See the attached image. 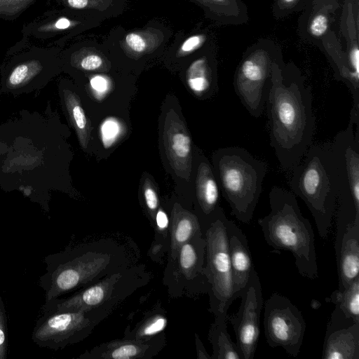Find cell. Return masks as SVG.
<instances>
[{"instance_id":"cell-1","label":"cell","mask_w":359,"mask_h":359,"mask_svg":"<svg viewBox=\"0 0 359 359\" xmlns=\"http://www.w3.org/2000/svg\"><path fill=\"white\" fill-rule=\"evenodd\" d=\"M312 98L297 67L282 60L273 64L265 108L270 145L285 171H292L311 145L316 126Z\"/></svg>"},{"instance_id":"cell-2","label":"cell","mask_w":359,"mask_h":359,"mask_svg":"<svg viewBox=\"0 0 359 359\" xmlns=\"http://www.w3.org/2000/svg\"><path fill=\"white\" fill-rule=\"evenodd\" d=\"M44 263L46 272L39 285L45 302L90 286L130 264L124 247L111 239L68 247L47 255Z\"/></svg>"},{"instance_id":"cell-3","label":"cell","mask_w":359,"mask_h":359,"mask_svg":"<svg viewBox=\"0 0 359 359\" xmlns=\"http://www.w3.org/2000/svg\"><path fill=\"white\" fill-rule=\"evenodd\" d=\"M290 186L310 210L319 236L327 238L341 187L339 161L330 142L309 147L292 170Z\"/></svg>"},{"instance_id":"cell-4","label":"cell","mask_w":359,"mask_h":359,"mask_svg":"<svg viewBox=\"0 0 359 359\" xmlns=\"http://www.w3.org/2000/svg\"><path fill=\"white\" fill-rule=\"evenodd\" d=\"M270 212L258 219L266 243L275 250L289 251L298 273L304 278L318 277L314 233L302 213L296 196L283 187H273L269 194Z\"/></svg>"},{"instance_id":"cell-5","label":"cell","mask_w":359,"mask_h":359,"mask_svg":"<svg viewBox=\"0 0 359 359\" xmlns=\"http://www.w3.org/2000/svg\"><path fill=\"white\" fill-rule=\"evenodd\" d=\"M213 170L231 215L250 224L262 191L266 163L243 147H227L215 154Z\"/></svg>"},{"instance_id":"cell-6","label":"cell","mask_w":359,"mask_h":359,"mask_svg":"<svg viewBox=\"0 0 359 359\" xmlns=\"http://www.w3.org/2000/svg\"><path fill=\"white\" fill-rule=\"evenodd\" d=\"M149 281V273L143 265L128 266L67 297L45 302L41 313L98 310L110 314L118 305Z\"/></svg>"},{"instance_id":"cell-7","label":"cell","mask_w":359,"mask_h":359,"mask_svg":"<svg viewBox=\"0 0 359 359\" xmlns=\"http://www.w3.org/2000/svg\"><path fill=\"white\" fill-rule=\"evenodd\" d=\"M226 219L221 208L203 233L206 243L204 271L210 285V311L215 317L226 318L228 309L234 301Z\"/></svg>"},{"instance_id":"cell-8","label":"cell","mask_w":359,"mask_h":359,"mask_svg":"<svg viewBox=\"0 0 359 359\" xmlns=\"http://www.w3.org/2000/svg\"><path fill=\"white\" fill-rule=\"evenodd\" d=\"M109 315L98 310L43 312L36 321L32 339L40 347L62 349L84 340Z\"/></svg>"},{"instance_id":"cell-9","label":"cell","mask_w":359,"mask_h":359,"mask_svg":"<svg viewBox=\"0 0 359 359\" xmlns=\"http://www.w3.org/2000/svg\"><path fill=\"white\" fill-rule=\"evenodd\" d=\"M281 61L274 50L255 48L241 60L233 77V89L242 104L255 118L264 108L271 85L272 65Z\"/></svg>"},{"instance_id":"cell-10","label":"cell","mask_w":359,"mask_h":359,"mask_svg":"<svg viewBox=\"0 0 359 359\" xmlns=\"http://www.w3.org/2000/svg\"><path fill=\"white\" fill-rule=\"evenodd\" d=\"M266 343L297 357L303 344L306 323L299 309L285 296L275 292L264 302Z\"/></svg>"},{"instance_id":"cell-11","label":"cell","mask_w":359,"mask_h":359,"mask_svg":"<svg viewBox=\"0 0 359 359\" xmlns=\"http://www.w3.org/2000/svg\"><path fill=\"white\" fill-rule=\"evenodd\" d=\"M237 312L226 316L234 331L243 359H253L260 332V316L264 306L262 285L257 272H252L240 295Z\"/></svg>"},{"instance_id":"cell-12","label":"cell","mask_w":359,"mask_h":359,"mask_svg":"<svg viewBox=\"0 0 359 359\" xmlns=\"http://www.w3.org/2000/svg\"><path fill=\"white\" fill-rule=\"evenodd\" d=\"M205 239L198 235L184 243L176 257L169 263L172 280L185 283L193 294L208 293L210 285L205 274Z\"/></svg>"},{"instance_id":"cell-13","label":"cell","mask_w":359,"mask_h":359,"mask_svg":"<svg viewBox=\"0 0 359 359\" xmlns=\"http://www.w3.org/2000/svg\"><path fill=\"white\" fill-rule=\"evenodd\" d=\"M163 332L147 340L123 338L103 342L86 351L79 359H151L165 346Z\"/></svg>"},{"instance_id":"cell-14","label":"cell","mask_w":359,"mask_h":359,"mask_svg":"<svg viewBox=\"0 0 359 359\" xmlns=\"http://www.w3.org/2000/svg\"><path fill=\"white\" fill-rule=\"evenodd\" d=\"M163 140L173 170L178 175L189 179L192 161L191 137L184 123L173 110L167 113Z\"/></svg>"},{"instance_id":"cell-15","label":"cell","mask_w":359,"mask_h":359,"mask_svg":"<svg viewBox=\"0 0 359 359\" xmlns=\"http://www.w3.org/2000/svg\"><path fill=\"white\" fill-rule=\"evenodd\" d=\"M226 225L235 300L240 297L255 268L246 235L228 218Z\"/></svg>"},{"instance_id":"cell-16","label":"cell","mask_w":359,"mask_h":359,"mask_svg":"<svg viewBox=\"0 0 359 359\" xmlns=\"http://www.w3.org/2000/svg\"><path fill=\"white\" fill-rule=\"evenodd\" d=\"M334 249L341 291L359 277V217L346 224Z\"/></svg>"},{"instance_id":"cell-17","label":"cell","mask_w":359,"mask_h":359,"mask_svg":"<svg viewBox=\"0 0 359 359\" xmlns=\"http://www.w3.org/2000/svg\"><path fill=\"white\" fill-rule=\"evenodd\" d=\"M195 182L197 203L203 219L201 225L204 233L205 228L222 208L220 189L213 168L205 159L198 165Z\"/></svg>"},{"instance_id":"cell-18","label":"cell","mask_w":359,"mask_h":359,"mask_svg":"<svg viewBox=\"0 0 359 359\" xmlns=\"http://www.w3.org/2000/svg\"><path fill=\"white\" fill-rule=\"evenodd\" d=\"M323 359H359V323L326 330Z\"/></svg>"},{"instance_id":"cell-19","label":"cell","mask_w":359,"mask_h":359,"mask_svg":"<svg viewBox=\"0 0 359 359\" xmlns=\"http://www.w3.org/2000/svg\"><path fill=\"white\" fill-rule=\"evenodd\" d=\"M330 300L335 309L327 324V330L359 323V277L343 290H334Z\"/></svg>"},{"instance_id":"cell-20","label":"cell","mask_w":359,"mask_h":359,"mask_svg":"<svg viewBox=\"0 0 359 359\" xmlns=\"http://www.w3.org/2000/svg\"><path fill=\"white\" fill-rule=\"evenodd\" d=\"M198 235H204L198 217L175 204L172 212L170 261L176 257L184 243Z\"/></svg>"},{"instance_id":"cell-21","label":"cell","mask_w":359,"mask_h":359,"mask_svg":"<svg viewBox=\"0 0 359 359\" xmlns=\"http://www.w3.org/2000/svg\"><path fill=\"white\" fill-rule=\"evenodd\" d=\"M226 318L215 317L208 333V339L212 346L211 359H243L236 343L227 332Z\"/></svg>"},{"instance_id":"cell-22","label":"cell","mask_w":359,"mask_h":359,"mask_svg":"<svg viewBox=\"0 0 359 359\" xmlns=\"http://www.w3.org/2000/svg\"><path fill=\"white\" fill-rule=\"evenodd\" d=\"M189 88L198 95H205L217 88L214 69L206 57L194 60L189 67L186 74Z\"/></svg>"},{"instance_id":"cell-23","label":"cell","mask_w":359,"mask_h":359,"mask_svg":"<svg viewBox=\"0 0 359 359\" xmlns=\"http://www.w3.org/2000/svg\"><path fill=\"white\" fill-rule=\"evenodd\" d=\"M43 65L37 60H31L16 65L8 74L3 92L5 93H22L28 92L32 81L43 70Z\"/></svg>"},{"instance_id":"cell-24","label":"cell","mask_w":359,"mask_h":359,"mask_svg":"<svg viewBox=\"0 0 359 359\" xmlns=\"http://www.w3.org/2000/svg\"><path fill=\"white\" fill-rule=\"evenodd\" d=\"M168 323L165 311L161 307L154 309L144 314L143 318L130 329L124 332L123 338L147 340L164 332Z\"/></svg>"},{"instance_id":"cell-25","label":"cell","mask_w":359,"mask_h":359,"mask_svg":"<svg viewBox=\"0 0 359 359\" xmlns=\"http://www.w3.org/2000/svg\"><path fill=\"white\" fill-rule=\"evenodd\" d=\"M62 102L74 126L81 146L86 149L90 137V126L79 96L70 90H62Z\"/></svg>"},{"instance_id":"cell-26","label":"cell","mask_w":359,"mask_h":359,"mask_svg":"<svg viewBox=\"0 0 359 359\" xmlns=\"http://www.w3.org/2000/svg\"><path fill=\"white\" fill-rule=\"evenodd\" d=\"M121 132V123L114 118H107L102 124L100 133L105 148L111 147Z\"/></svg>"},{"instance_id":"cell-27","label":"cell","mask_w":359,"mask_h":359,"mask_svg":"<svg viewBox=\"0 0 359 359\" xmlns=\"http://www.w3.org/2000/svg\"><path fill=\"white\" fill-rule=\"evenodd\" d=\"M8 354V325L6 310L0 294V359H6Z\"/></svg>"},{"instance_id":"cell-28","label":"cell","mask_w":359,"mask_h":359,"mask_svg":"<svg viewBox=\"0 0 359 359\" xmlns=\"http://www.w3.org/2000/svg\"><path fill=\"white\" fill-rule=\"evenodd\" d=\"M34 0H0V16H14L24 11Z\"/></svg>"},{"instance_id":"cell-29","label":"cell","mask_w":359,"mask_h":359,"mask_svg":"<svg viewBox=\"0 0 359 359\" xmlns=\"http://www.w3.org/2000/svg\"><path fill=\"white\" fill-rule=\"evenodd\" d=\"M328 26V16L325 13L318 11L311 18L309 25V31L313 36L318 38L326 33Z\"/></svg>"},{"instance_id":"cell-30","label":"cell","mask_w":359,"mask_h":359,"mask_svg":"<svg viewBox=\"0 0 359 359\" xmlns=\"http://www.w3.org/2000/svg\"><path fill=\"white\" fill-rule=\"evenodd\" d=\"M125 43L127 47L135 53H143L148 48L146 36L138 32H131L125 36Z\"/></svg>"},{"instance_id":"cell-31","label":"cell","mask_w":359,"mask_h":359,"mask_svg":"<svg viewBox=\"0 0 359 359\" xmlns=\"http://www.w3.org/2000/svg\"><path fill=\"white\" fill-rule=\"evenodd\" d=\"M143 188L145 203L153 217L158 207V198L150 181L147 180Z\"/></svg>"},{"instance_id":"cell-32","label":"cell","mask_w":359,"mask_h":359,"mask_svg":"<svg viewBox=\"0 0 359 359\" xmlns=\"http://www.w3.org/2000/svg\"><path fill=\"white\" fill-rule=\"evenodd\" d=\"M205 41L202 34L193 35L187 38L181 45L179 53L180 55L189 54L198 49Z\"/></svg>"},{"instance_id":"cell-33","label":"cell","mask_w":359,"mask_h":359,"mask_svg":"<svg viewBox=\"0 0 359 359\" xmlns=\"http://www.w3.org/2000/svg\"><path fill=\"white\" fill-rule=\"evenodd\" d=\"M103 63L102 57L96 54H89L83 57L79 62L80 67L88 71L99 69Z\"/></svg>"},{"instance_id":"cell-34","label":"cell","mask_w":359,"mask_h":359,"mask_svg":"<svg viewBox=\"0 0 359 359\" xmlns=\"http://www.w3.org/2000/svg\"><path fill=\"white\" fill-rule=\"evenodd\" d=\"M72 21L66 18H60L50 25H46L42 28L44 31L62 30L71 27Z\"/></svg>"},{"instance_id":"cell-35","label":"cell","mask_w":359,"mask_h":359,"mask_svg":"<svg viewBox=\"0 0 359 359\" xmlns=\"http://www.w3.org/2000/svg\"><path fill=\"white\" fill-rule=\"evenodd\" d=\"M156 224L159 231H165L168 225L167 215L162 210H158L156 214Z\"/></svg>"},{"instance_id":"cell-36","label":"cell","mask_w":359,"mask_h":359,"mask_svg":"<svg viewBox=\"0 0 359 359\" xmlns=\"http://www.w3.org/2000/svg\"><path fill=\"white\" fill-rule=\"evenodd\" d=\"M195 344L198 359H211V356L206 351L200 337L195 334Z\"/></svg>"},{"instance_id":"cell-37","label":"cell","mask_w":359,"mask_h":359,"mask_svg":"<svg viewBox=\"0 0 359 359\" xmlns=\"http://www.w3.org/2000/svg\"><path fill=\"white\" fill-rule=\"evenodd\" d=\"M90 84L93 89L102 92L106 90L107 82L102 76H97L91 79Z\"/></svg>"},{"instance_id":"cell-38","label":"cell","mask_w":359,"mask_h":359,"mask_svg":"<svg viewBox=\"0 0 359 359\" xmlns=\"http://www.w3.org/2000/svg\"><path fill=\"white\" fill-rule=\"evenodd\" d=\"M67 6L76 9H83L90 6L92 0H62ZM93 4V3H92Z\"/></svg>"},{"instance_id":"cell-39","label":"cell","mask_w":359,"mask_h":359,"mask_svg":"<svg viewBox=\"0 0 359 359\" xmlns=\"http://www.w3.org/2000/svg\"><path fill=\"white\" fill-rule=\"evenodd\" d=\"M281 3L286 6H292L295 4L297 0H280Z\"/></svg>"},{"instance_id":"cell-40","label":"cell","mask_w":359,"mask_h":359,"mask_svg":"<svg viewBox=\"0 0 359 359\" xmlns=\"http://www.w3.org/2000/svg\"><path fill=\"white\" fill-rule=\"evenodd\" d=\"M320 302L316 301V300H312V302H311V306L312 308L316 309H318L320 306Z\"/></svg>"},{"instance_id":"cell-41","label":"cell","mask_w":359,"mask_h":359,"mask_svg":"<svg viewBox=\"0 0 359 359\" xmlns=\"http://www.w3.org/2000/svg\"><path fill=\"white\" fill-rule=\"evenodd\" d=\"M209 1L216 3V4H219V3H224L226 0H209Z\"/></svg>"}]
</instances>
